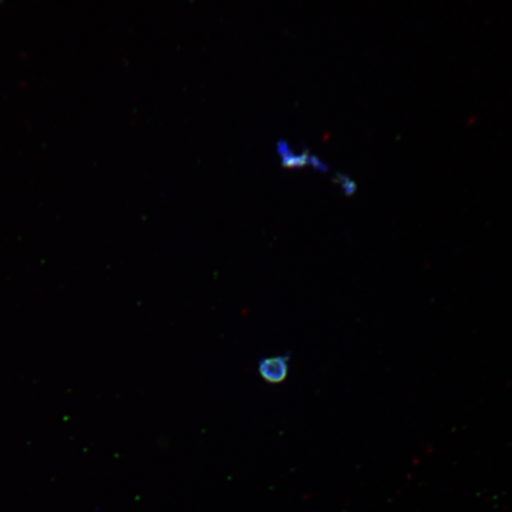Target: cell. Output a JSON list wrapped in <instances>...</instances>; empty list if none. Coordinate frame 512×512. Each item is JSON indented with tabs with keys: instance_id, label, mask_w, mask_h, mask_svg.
I'll return each mask as SVG.
<instances>
[{
	"instance_id": "cell-1",
	"label": "cell",
	"mask_w": 512,
	"mask_h": 512,
	"mask_svg": "<svg viewBox=\"0 0 512 512\" xmlns=\"http://www.w3.org/2000/svg\"><path fill=\"white\" fill-rule=\"evenodd\" d=\"M290 371V356L262 358L259 363V374L266 382L278 384L287 379Z\"/></svg>"
},
{
	"instance_id": "cell-2",
	"label": "cell",
	"mask_w": 512,
	"mask_h": 512,
	"mask_svg": "<svg viewBox=\"0 0 512 512\" xmlns=\"http://www.w3.org/2000/svg\"><path fill=\"white\" fill-rule=\"evenodd\" d=\"M278 151L286 168H303V166L312 165L313 168L319 171L328 170V166L323 164V162H320L316 157L310 156L309 153H304V155L303 153L302 155L292 153L285 143H280L278 145Z\"/></svg>"
},
{
	"instance_id": "cell-3",
	"label": "cell",
	"mask_w": 512,
	"mask_h": 512,
	"mask_svg": "<svg viewBox=\"0 0 512 512\" xmlns=\"http://www.w3.org/2000/svg\"><path fill=\"white\" fill-rule=\"evenodd\" d=\"M339 184L342 185V188L345 192V195L351 196L355 194V191L357 189L356 184L352 181H350L349 178L341 176L338 179Z\"/></svg>"
}]
</instances>
